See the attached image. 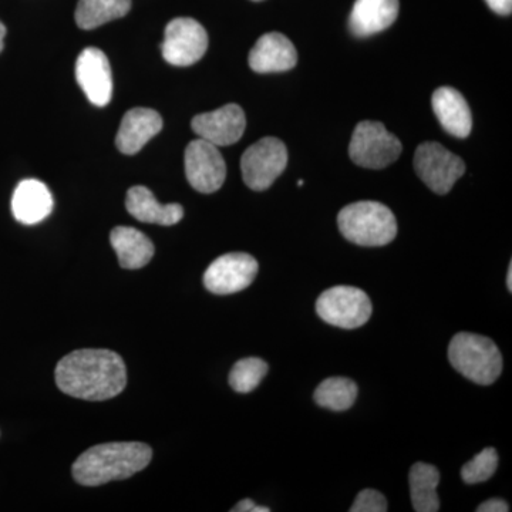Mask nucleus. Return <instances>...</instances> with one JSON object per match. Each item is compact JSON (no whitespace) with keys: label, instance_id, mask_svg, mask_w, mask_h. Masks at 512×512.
Listing matches in <instances>:
<instances>
[{"label":"nucleus","instance_id":"1","mask_svg":"<svg viewBox=\"0 0 512 512\" xmlns=\"http://www.w3.org/2000/svg\"><path fill=\"white\" fill-rule=\"evenodd\" d=\"M55 377L60 392L67 396L104 402L126 389L127 369L113 350L80 349L60 359Z\"/></svg>","mask_w":512,"mask_h":512},{"label":"nucleus","instance_id":"2","mask_svg":"<svg viewBox=\"0 0 512 512\" xmlns=\"http://www.w3.org/2000/svg\"><path fill=\"white\" fill-rule=\"evenodd\" d=\"M151 458V447L137 441L100 444L84 451L74 461L73 478L86 487L127 480L144 470L151 463Z\"/></svg>","mask_w":512,"mask_h":512},{"label":"nucleus","instance_id":"3","mask_svg":"<svg viewBox=\"0 0 512 512\" xmlns=\"http://www.w3.org/2000/svg\"><path fill=\"white\" fill-rule=\"evenodd\" d=\"M343 237L360 247H384L397 235L396 217L382 202L359 201L338 215Z\"/></svg>","mask_w":512,"mask_h":512},{"label":"nucleus","instance_id":"4","mask_svg":"<svg viewBox=\"0 0 512 512\" xmlns=\"http://www.w3.org/2000/svg\"><path fill=\"white\" fill-rule=\"evenodd\" d=\"M451 366L477 384H493L503 372V355L493 340L474 333H457L448 345Z\"/></svg>","mask_w":512,"mask_h":512},{"label":"nucleus","instance_id":"5","mask_svg":"<svg viewBox=\"0 0 512 512\" xmlns=\"http://www.w3.org/2000/svg\"><path fill=\"white\" fill-rule=\"evenodd\" d=\"M402 151L399 138L389 133L379 121H362L357 124L349 146V156L353 163L370 170L389 167Z\"/></svg>","mask_w":512,"mask_h":512},{"label":"nucleus","instance_id":"6","mask_svg":"<svg viewBox=\"0 0 512 512\" xmlns=\"http://www.w3.org/2000/svg\"><path fill=\"white\" fill-rule=\"evenodd\" d=\"M319 318L342 329L366 325L373 312L372 302L365 291L353 286H335L319 296L316 302Z\"/></svg>","mask_w":512,"mask_h":512},{"label":"nucleus","instance_id":"7","mask_svg":"<svg viewBox=\"0 0 512 512\" xmlns=\"http://www.w3.org/2000/svg\"><path fill=\"white\" fill-rule=\"evenodd\" d=\"M414 170L431 191L446 195L466 173V164L436 141H426L414 154Z\"/></svg>","mask_w":512,"mask_h":512},{"label":"nucleus","instance_id":"8","mask_svg":"<svg viewBox=\"0 0 512 512\" xmlns=\"http://www.w3.org/2000/svg\"><path fill=\"white\" fill-rule=\"evenodd\" d=\"M288 165V148L279 138L265 137L247 148L241 158L244 183L251 190L265 191L284 173Z\"/></svg>","mask_w":512,"mask_h":512},{"label":"nucleus","instance_id":"9","mask_svg":"<svg viewBox=\"0 0 512 512\" xmlns=\"http://www.w3.org/2000/svg\"><path fill=\"white\" fill-rule=\"evenodd\" d=\"M208 49V33L200 22L191 18L171 20L165 28L163 56L173 66L187 67L200 62Z\"/></svg>","mask_w":512,"mask_h":512},{"label":"nucleus","instance_id":"10","mask_svg":"<svg viewBox=\"0 0 512 512\" xmlns=\"http://www.w3.org/2000/svg\"><path fill=\"white\" fill-rule=\"evenodd\" d=\"M185 175L191 187L202 194L220 190L227 178V165L217 146L198 137L185 150Z\"/></svg>","mask_w":512,"mask_h":512},{"label":"nucleus","instance_id":"11","mask_svg":"<svg viewBox=\"0 0 512 512\" xmlns=\"http://www.w3.org/2000/svg\"><path fill=\"white\" fill-rule=\"evenodd\" d=\"M258 262L244 252H232L215 259L204 274V285L215 295L244 291L258 275Z\"/></svg>","mask_w":512,"mask_h":512},{"label":"nucleus","instance_id":"12","mask_svg":"<svg viewBox=\"0 0 512 512\" xmlns=\"http://www.w3.org/2000/svg\"><path fill=\"white\" fill-rule=\"evenodd\" d=\"M191 127L202 140L217 147H227L244 136L247 119L238 104H227L210 113L198 114L192 119Z\"/></svg>","mask_w":512,"mask_h":512},{"label":"nucleus","instance_id":"13","mask_svg":"<svg viewBox=\"0 0 512 512\" xmlns=\"http://www.w3.org/2000/svg\"><path fill=\"white\" fill-rule=\"evenodd\" d=\"M76 79L94 106L104 107L113 97V74L107 56L97 47H87L76 62Z\"/></svg>","mask_w":512,"mask_h":512},{"label":"nucleus","instance_id":"14","mask_svg":"<svg viewBox=\"0 0 512 512\" xmlns=\"http://www.w3.org/2000/svg\"><path fill=\"white\" fill-rule=\"evenodd\" d=\"M298 63V52L282 33H266L259 37L249 53V67L256 73L288 72Z\"/></svg>","mask_w":512,"mask_h":512},{"label":"nucleus","instance_id":"15","mask_svg":"<svg viewBox=\"0 0 512 512\" xmlns=\"http://www.w3.org/2000/svg\"><path fill=\"white\" fill-rule=\"evenodd\" d=\"M163 124V117L156 110L137 107L127 111L117 133L116 146L121 153L134 156L163 130Z\"/></svg>","mask_w":512,"mask_h":512},{"label":"nucleus","instance_id":"16","mask_svg":"<svg viewBox=\"0 0 512 512\" xmlns=\"http://www.w3.org/2000/svg\"><path fill=\"white\" fill-rule=\"evenodd\" d=\"M399 0H356L349 18V29L356 37L383 32L396 22Z\"/></svg>","mask_w":512,"mask_h":512},{"label":"nucleus","instance_id":"17","mask_svg":"<svg viewBox=\"0 0 512 512\" xmlns=\"http://www.w3.org/2000/svg\"><path fill=\"white\" fill-rule=\"evenodd\" d=\"M53 210L52 192L39 180H23L12 197L13 217L25 225L39 224Z\"/></svg>","mask_w":512,"mask_h":512},{"label":"nucleus","instance_id":"18","mask_svg":"<svg viewBox=\"0 0 512 512\" xmlns=\"http://www.w3.org/2000/svg\"><path fill=\"white\" fill-rule=\"evenodd\" d=\"M431 104L437 119L447 133L457 138L470 136L473 117L463 94L453 87H440L434 92Z\"/></svg>","mask_w":512,"mask_h":512},{"label":"nucleus","instance_id":"19","mask_svg":"<svg viewBox=\"0 0 512 512\" xmlns=\"http://www.w3.org/2000/svg\"><path fill=\"white\" fill-rule=\"evenodd\" d=\"M126 208L136 220L164 227L178 224L184 217V208L180 204H160L153 192L143 185L128 190Z\"/></svg>","mask_w":512,"mask_h":512},{"label":"nucleus","instance_id":"20","mask_svg":"<svg viewBox=\"0 0 512 512\" xmlns=\"http://www.w3.org/2000/svg\"><path fill=\"white\" fill-rule=\"evenodd\" d=\"M110 242L119 258L121 268H144L153 259V242L136 228H114L110 234Z\"/></svg>","mask_w":512,"mask_h":512},{"label":"nucleus","instance_id":"21","mask_svg":"<svg viewBox=\"0 0 512 512\" xmlns=\"http://www.w3.org/2000/svg\"><path fill=\"white\" fill-rule=\"evenodd\" d=\"M410 494L414 511L437 512L440 510L437 487L440 483V471L431 464L416 463L410 470Z\"/></svg>","mask_w":512,"mask_h":512},{"label":"nucleus","instance_id":"22","mask_svg":"<svg viewBox=\"0 0 512 512\" xmlns=\"http://www.w3.org/2000/svg\"><path fill=\"white\" fill-rule=\"evenodd\" d=\"M130 9L131 0H79L76 23L80 29H96L111 20L123 18Z\"/></svg>","mask_w":512,"mask_h":512},{"label":"nucleus","instance_id":"23","mask_svg":"<svg viewBox=\"0 0 512 512\" xmlns=\"http://www.w3.org/2000/svg\"><path fill=\"white\" fill-rule=\"evenodd\" d=\"M357 386L346 377H330L319 384L315 402L332 412H345L356 402Z\"/></svg>","mask_w":512,"mask_h":512},{"label":"nucleus","instance_id":"24","mask_svg":"<svg viewBox=\"0 0 512 512\" xmlns=\"http://www.w3.org/2000/svg\"><path fill=\"white\" fill-rule=\"evenodd\" d=\"M268 369V363L259 357L241 359L229 373V384L237 393H251L264 380Z\"/></svg>","mask_w":512,"mask_h":512},{"label":"nucleus","instance_id":"25","mask_svg":"<svg viewBox=\"0 0 512 512\" xmlns=\"http://www.w3.org/2000/svg\"><path fill=\"white\" fill-rule=\"evenodd\" d=\"M498 467L497 450L493 447L484 448L473 460L461 468V478L466 484L484 483L494 476Z\"/></svg>","mask_w":512,"mask_h":512},{"label":"nucleus","instance_id":"26","mask_svg":"<svg viewBox=\"0 0 512 512\" xmlns=\"http://www.w3.org/2000/svg\"><path fill=\"white\" fill-rule=\"evenodd\" d=\"M387 501L382 493L376 490H363L357 495L350 512H386Z\"/></svg>","mask_w":512,"mask_h":512},{"label":"nucleus","instance_id":"27","mask_svg":"<svg viewBox=\"0 0 512 512\" xmlns=\"http://www.w3.org/2000/svg\"><path fill=\"white\" fill-rule=\"evenodd\" d=\"M510 511V505L505 503L501 498H491V500L485 501L477 508V512H508Z\"/></svg>","mask_w":512,"mask_h":512},{"label":"nucleus","instance_id":"28","mask_svg":"<svg viewBox=\"0 0 512 512\" xmlns=\"http://www.w3.org/2000/svg\"><path fill=\"white\" fill-rule=\"evenodd\" d=\"M493 12L501 16L511 15L512 0H485Z\"/></svg>","mask_w":512,"mask_h":512},{"label":"nucleus","instance_id":"29","mask_svg":"<svg viewBox=\"0 0 512 512\" xmlns=\"http://www.w3.org/2000/svg\"><path fill=\"white\" fill-rule=\"evenodd\" d=\"M232 512H269L268 507H259L254 501L245 498V500L239 501L237 505L231 510Z\"/></svg>","mask_w":512,"mask_h":512},{"label":"nucleus","instance_id":"30","mask_svg":"<svg viewBox=\"0 0 512 512\" xmlns=\"http://www.w3.org/2000/svg\"><path fill=\"white\" fill-rule=\"evenodd\" d=\"M6 36V28L5 25H3L2 22H0V52L3 50V39H5Z\"/></svg>","mask_w":512,"mask_h":512},{"label":"nucleus","instance_id":"31","mask_svg":"<svg viewBox=\"0 0 512 512\" xmlns=\"http://www.w3.org/2000/svg\"><path fill=\"white\" fill-rule=\"evenodd\" d=\"M507 286H508V291L512 292V264H510V268H508Z\"/></svg>","mask_w":512,"mask_h":512},{"label":"nucleus","instance_id":"32","mask_svg":"<svg viewBox=\"0 0 512 512\" xmlns=\"http://www.w3.org/2000/svg\"><path fill=\"white\" fill-rule=\"evenodd\" d=\"M303 184H305V183H303V180H299V181H298V185H299V187H302V185H303Z\"/></svg>","mask_w":512,"mask_h":512},{"label":"nucleus","instance_id":"33","mask_svg":"<svg viewBox=\"0 0 512 512\" xmlns=\"http://www.w3.org/2000/svg\"><path fill=\"white\" fill-rule=\"evenodd\" d=\"M254 2H262V0H254Z\"/></svg>","mask_w":512,"mask_h":512}]
</instances>
